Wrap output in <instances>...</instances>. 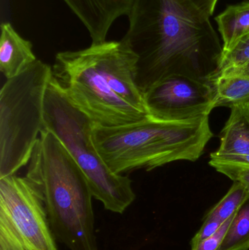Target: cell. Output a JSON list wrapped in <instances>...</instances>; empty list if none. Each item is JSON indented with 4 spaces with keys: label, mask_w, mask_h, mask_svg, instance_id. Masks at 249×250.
<instances>
[{
    "label": "cell",
    "mask_w": 249,
    "mask_h": 250,
    "mask_svg": "<svg viewBox=\"0 0 249 250\" xmlns=\"http://www.w3.org/2000/svg\"><path fill=\"white\" fill-rule=\"evenodd\" d=\"M123 41L137 58V83L144 92L171 76L212 84L223 48L210 16L192 0H133Z\"/></svg>",
    "instance_id": "6da1fadb"
},
{
    "label": "cell",
    "mask_w": 249,
    "mask_h": 250,
    "mask_svg": "<svg viewBox=\"0 0 249 250\" xmlns=\"http://www.w3.org/2000/svg\"><path fill=\"white\" fill-rule=\"evenodd\" d=\"M137 62L123 40L106 41L58 52L53 78L70 102L95 124L124 126L149 117L137 83Z\"/></svg>",
    "instance_id": "7a4b0ae2"
},
{
    "label": "cell",
    "mask_w": 249,
    "mask_h": 250,
    "mask_svg": "<svg viewBox=\"0 0 249 250\" xmlns=\"http://www.w3.org/2000/svg\"><path fill=\"white\" fill-rule=\"evenodd\" d=\"M28 164L26 176L40 191L56 239L70 250H99L87 178L51 131H41Z\"/></svg>",
    "instance_id": "3957f363"
},
{
    "label": "cell",
    "mask_w": 249,
    "mask_h": 250,
    "mask_svg": "<svg viewBox=\"0 0 249 250\" xmlns=\"http://www.w3.org/2000/svg\"><path fill=\"white\" fill-rule=\"evenodd\" d=\"M213 134L209 117L171 122L148 117L124 126L95 124L92 139L98 154L115 174L152 170L178 160L195 162Z\"/></svg>",
    "instance_id": "277c9868"
},
{
    "label": "cell",
    "mask_w": 249,
    "mask_h": 250,
    "mask_svg": "<svg viewBox=\"0 0 249 250\" xmlns=\"http://www.w3.org/2000/svg\"><path fill=\"white\" fill-rule=\"evenodd\" d=\"M95 125L70 102L52 74L44 102V129L57 137L84 172L93 198L108 211L123 214L135 200L132 180L104 163L92 142Z\"/></svg>",
    "instance_id": "5b68a950"
},
{
    "label": "cell",
    "mask_w": 249,
    "mask_h": 250,
    "mask_svg": "<svg viewBox=\"0 0 249 250\" xmlns=\"http://www.w3.org/2000/svg\"><path fill=\"white\" fill-rule=\"evenodd\" d=\"M52 67L37 60L0 91V178L29 163L44 126V102Z\"/></svg>",
    "instance_id": "8992f818"
},
{
    "label": "cell",
    "mask_w": 249,
    "mask_h": 250,
    "mask_svg": "<svg viewBox=\"0 0 249 250\" xmlns=\"http://www.w3.org/2000/svg\"><path fill=\"white\" fill-rule=\"evenodd\" d=\"M0 230L17 236L27 250H58L40 191L29 178H0Z\"/></svg>",
    "instance_id": "52a82bcc"
},
{
    "label": "cell",
    "mask_w": 249,
    "mask_h": 250,
    "mask_svg": "<svg viewBox=\"0 0 249 250\" xmlns=\"http://www.w3.org/2000/svg\"><path fill=\"white\" fill-rule=\"evenodd\" d=\"M149 115L158 120L184 122L209 117L214 108L211 83L184 76H171L144 92Z\"/></svg>",
    "instance_id": "ba28073f"
},
{
    "label": "cell",
    "mask_w": 249,
    "mask_h": 250,
    "mask_svg": "<svg viewBox=\"0 0 249 250\" xmlns=\"http://www.w3.org/2000/svg\"><path fill=\"white\" fill-rule=\"evenodd\" d=\"M89 32L92 43L106 41L114 22L128 16L133 0H62Z\"/></svg>",
    "instance_id": "9c48e42d"
},
{
    "label": "cell",
    "mask_w": 249,
    "mask_h": 250,
    "mask_svg": "<svg viewBox=\"0 0 249 250\" xmlns=\"http://www.w3.org/2000/svg\"><path fill=\"white\" fill-rule=\"evenodd\" d=\"M37 60L32 42L20 36L11 23H1L0 71L6 79L16 77Z\"/></svg>",
    "instance_id": "30bf717a"
},
{
    "label": "cell",
    "mask_w": 249,
    "mask_h": 250,
    "mask_svg": "<svg viewBox=\"0 0 249 250\" xmlns=\"http://www.w3.org/2000/svg\"><path fill=\"white\" fill-rule=\"evenodd\" d=\"M220 146L214 157L249 154V103L231 108L230 115L220 135Z\"/></svg>",
    "instance_id": "8fae6325"
},
{
    "label": "cell",
    "mask_w": 249,
    "mask_h": 250,
    "mask_svg": "<svg viewBox=\"0 0 249 250\" xmlns=\"http://www.w3.org/2000/svg\"><path fill=\"white\" fill-rule=\"evenodd\" d=\"M215 21L223 41V54L249 33V1L228 6Z\"/></svg>",
    "instance_id": "7c38bea8"
},
{
    "label": "cell",
    "mask_w": 249,
    "mask_h": 250,
    "mask_svg": "<svg viewBox=\"0 0 249 250\" xmlns=\"http://www.w3.org/2000/svg\"><path fill=\"white\" fill-rule=\"evenodd\" d=\"M214 90V108H232L249 103V76L238 73L217 75L212 82Z\"/></svg>",
    "instance_id": "4fadbf2b"
},
{
    "label": "cell",
    "mask_w": 249,
    "mask_h": 250,
    "mask_svg": "<svg viewBox=\"0 0 249 250\" xmlns=\"http://www.w3.org/2000/svg\"><path fill=\"white\" fill-rule=\"evenodd\" d=\"M249 250V196L235 213L218 250Z\"/></svg>",
    "instance_id": "5bb4252c"
},
{
    "label": "cell",
    "mask_w": 249,
    "mask_h": 250,
    "mask_svg": "<svg viewBox=\"0 0 249 250\" xmlns=\"http://www.w3.org/2000/svg\"><path fill=\"white\" fill-rule=\"evenodd\" d=\"M249 196L248 187L234 182L226 195L208 212L206 217L217 219L224 223L238 211Z\"/></svg>",
    "instance_id": "9a60e30c"
},
{
    "label": "cell",
    "mask_w": 249,
    "mask_h": 250,
    "mask_svg": "<svg viewBox=\"0 0 249 250\" xmlns=\"http://www.w3.org/2000/svg\"><path fill=\"white\" fill-rule=\"evenodd\" d=\"M249 64V33L240 39L230 51L222 54L217 75L225 72L241 70Z\"/></svg>",
    "instance_id": "2e32d148"
},
{
    "label": "cell",
    "mask_w": 249,
    "mask_h": 250,
    "mask_svg": "<svg viewBox=\"0 0 249 250\" xmlns=\"http://www.w3.org/2000/svg\"><path fill=\"white\" fill-rule=\"evenodd\" d=\"M209 165L234 182H239L249 188V167L213 159H211Z\"/></svg>",
    "instance_id": "e0dca14e"
},
{
    "label": "cell",
    "mask_w": 249,
    "mask_h": 250,
    "mask_svg": "<svg viewBox=\"0 0 249 250\" xmlns=\"http://www.w3.org/2000/svg\"><path fill=\"white\" fill-rule=\"evenodd\" d=\"M235 214L230 218L228 219L214 234L200 242L194 248H192V250H218L223 242L224 238L235 217Z\"/></svg>",
    "instance_id": "ac0fdd59"
},
{
    "label": "cell",
    "mask_w": 249,
    "mask_h": 250,
    "mask_svg": "<svg viewBox=\"0 0 249 250\" xmlns=\"http://www.w3.org/2000/svg\"><path fill=\"white\" fill-rule=\"evenodd\" d=\"M224 223L217 219L205 217L204 223L200 228L199 231L196 233L195 236L192 239L191 248H194L200 242L206 240L208 238L214 234Z\"/></svg>",
    "instance_id": "d6986e66"
},
{
    "label": "cell",
    "mask_w": 249,
    "mask_h": 250,
    "mask_svg": "<svg viewBox=\"0 0 249 250\" xmlns=\"http://www.w3.org/2000/svg\"><path fill=\"white\" fill-rule=\"evenodd\" d=\"M211 159L241 165V166L249 167V154H244V155L226 156V157H214L211 155Z\"/></svg>",
    "instance_id": "ffe728a7"
},
{
    "label": "cell",
    "mask_w": 249,
    "mask_h": 250,
    "mask_svg": "<svg viewBox=\"0 0 249 250\" xmlns=\"http://www.w3.org/2000/svg\"><path fill=\"white\" fill-rule=\"evenodd\" d=\"M203 11L211 16L214 13L216 4L219 0H192Z\"/></svg>",
    "instance_id": "44dd1931"
},
{
    "label": "cell",
    "mask_w": 249,
    "mask_h": 250,
    "mask_svg": "<svg viewBox=\"0 0 249 250\" xmlns=\"http://www.w3.org/2000/svg\"><path fill=\"white\" fill-rule=\"evenodd\" d=\"M0 250H9L8 248H5V247L1 246V245H0Z\"/></svg>",
    "instance_id": "7402d4cb"
}]
</instances>
